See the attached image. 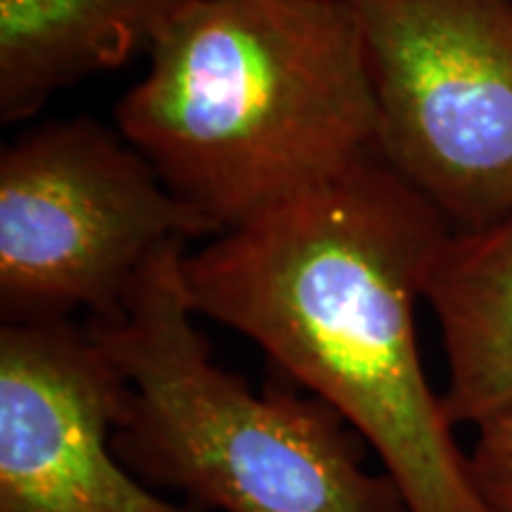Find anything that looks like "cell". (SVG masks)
<instances>
[{"mask_svg": "<svg viewBox=\"0 0 512 512\" xmlns=\"http://www.w3.org/2000/svg\"><path fill=\"white\" fill-rule=\"evenodd\" d=\"M422 297L439 320L453 425L482 427L512 413V214L451 230Z\"/></svg>", "mask_w": 512, "mask_h": 512, "instance_id": "7", "label": "cell"}, {"mask_svg": "<svg viewBox=\"0 0 512 512\" xmlns=\"http://www.w3.org/2000/svg\"><path fill=\"white\" fill-rule=\"evenodd\" d=\"M216 233L119 131L48 121L0 155L3 323L112 318L157 256Z\"/></svg>", "mask_w": 512, "mask_h": 512, "instance_id": "4", "label": "cell"}, {"mask_svg": "<svg viewBox=\"0 0 512 512\" xmlns=\"http://www.w3.org/2000/svg\"><path fill=\"white\" fill-rule=\"evenodd\" d=\"M380 119L377 152L444 216L512 214V0H349Z\"/></svg>", "mask_w": 512, "mask_h": 512, "instance_id": "5", "label": "cell"}, {"mask_svg": "<svg viewBox=\"0 0 512 512\" xmlns=\"http://www.w3.org/2000/svg\"><path fill=\"white\" fill-rule=\"evenodd\" d=\"M448 235L375 155L185 254L183 287L195 316L242 332L342 415L408 512H491L415 337V302Z\"/></svg>", "mask_w": 512, "mask_h": 512, "instance_id": "1", "label": "cell"}, {"mask_svg": "<svg viewBox=\"0 0 512 512\" xmlns=\"http://www.w3.org/2000/svg\"><path fill=\"white\" fill-rule=\"evenodd\" d=\"M472 477L491 512H512V413L477 430Z\"/></svg>", "mask_w": 512, "mask_h": 512, "instance_id": "9", "label": "cell"}, {"mask_svg": "<svg viewBox=\"0 0 512 512\" xmlns=\"http://www.w3.org/2000/svg\"><path fill=\"white\" fill-rule=\"evenodd\" d=\"M147 57L117 131L219 235L380 155L349 0H190Z\"/></svg>", "mask_w": 512, "mask_h": 512, "instance_id": "2", "label": "cell"}, {"mask_svg": "<svg viewBox=\"0 0 512 512\" xmlns=\"http://www.w3.org/2000/svg\"><path fill=\"white\" fill-rule=\"evenodd\" d=\"M183 256L185 245L166 249L117 316L86 325L126 380L114 451L128 470L221 512H408L328 403L254 392L214 363L192 323Z\"/></svg>", "mask_w": 512, "mask_h": 512, "instance_id": "3", "label": "cell"}, {"mask_svg": "<svg viewBox=\"0 0 512 512\" xmlns=\"http://www.w3.org/2000/svg\"><path fill=\"white\" fill-rule=\"evenodd\" d=\"M126 380L88 328L3 323L0 512H195L147 491L114 451Z\"/></svg>", "mask_w": 512, "mask_h": 512, "instance_id": "6", "label": "cell"}, {"mask_svg": "<svg viewBox=\"0 0 512 512\" xmlns=\"http://www.w3.org/2000/svg\"><path fill=\"white\" fill-rule=\"evenodd\" d=\"M190 0H0V119H27L62 88L110 72L157 38Z\"/></svg>", "mask_w": 512, "mask_h": 512, "instance_id": "8", "label": "cell"}]
</instances>
